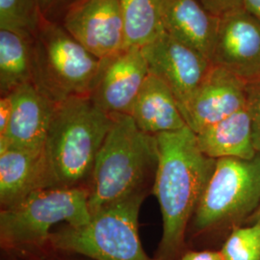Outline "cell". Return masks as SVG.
<instances>
[{
    "instance_id": "cell-17",
    "label": "cell",
    "mask_w": 260,
    "mask_h": 260,
    "mask_svg": "<svg viewBox=\"0 0 260 260\" xmlns=\"http://www.w3.org/2000/svg\"><path fill=\"white\" fill-rule=\"evenodd\" d=\"M197 139L205 155L215 160H250L258 154L253 144L251 117L246 107L197 133Z\"/></svg>"
},
{
    "instance_id": "cell-24",
    "label": "cell",
    "mask_w": 260,
    "mask_h": 260,
    "mask_svg": "<svg viewBox=\"0 0 260 260\" xmlns=\"http://www.w3.org/2000/svg\"><path fill=\"white\" fill-rule=\"evenodd\" d=\"M212 15L222 18L233 12L243 9V0H199Z\"/></svg>"
},
{
    "instance_id": "cell-18",
    "label": "cell",
    "mask_w": 260,
    "mask_h": 260,
    "mask_svg": "<svg viewBox=\"0 0 260 260\" xmlns=\"http://www.w3.org/2000/svg\"><path fill=\"white\" fill-rule=\"evenodd\" d=\"M33 38L0 29V93L6 95L32 83Z\"/></svg>"
},
{
    "instance_id": "cell-2",
    "label": "cell",
    "mask_w": 260,
    "mask_h": 260,
    "mask_svg": "<svg viewBox=\"0 0 260 260\" xmlns=\"http://www.w3.org/2000/svg\"><path fill=\"white\" fill-rule=\"evenodd\" d=\"M112 124L90 95L57 103L44 146L47 187L87 188Z\"/></svg>"
},
{
    "instance_id": "cell-3",
    "label": "cell",
    "mask_w": 260,
    "mask_h": 260,
    "mask_svg": "<svg viewBox=\"0 0 260 260\" xmlns=\"http://www.w3.org/2000/svg\"><path fill=\"white\" fill-rule=\"evenodd\" d=\"M89 185L91 213L131 196L148 193L158 164L157 139L140 129L129 115H111Z\"/></svg>"
},
{
    "instance_id": "cell-20",
    "label": "cell",
    "mask_w": 260,
    "mask_h": 260,
    "mask_svg": "<svg viewBox=\"0 0 260 260\" xmlns=\"http://www.w3.org/2000/svg\"><path fill=\"white\" fill-rule=\"evenodd\" d=\"M42 19L38 0H0V29L33 38Z\"/></svg>"
},
{
    "instance_id": "cell-16",
    "label": "cell",
    "mask_w": 260,
    "mask_h": 260,
    "mask_svg": "<svg viewBox=\"0 0 260 260\" xmlns=\"http://www.w3.org/2000/svg\"><path fill=\"white\" fill-rule=\"evenodd\" d=\"M140 129L151 135L188 126L177 100L166 84L149 74L129 114Z\"/></svg>"
},
{
    "instance_id": "cell-11",
    "label": "cell",
    "mask_w": 260,
    "mask_h": 260,
    "mask_svg": "<svg viewBox=\"0 0 260 260\" xmlns=\"http://www.w3.org/2000/svg\"><path fill=\"white\" fill-rule=\"evenodd\" d=\"M212 65L246 83L260 79V19L241 9L220 18Z\"/></svg>"
},
{
    "instance_id": "cell-1",
    "label": "cell",
    "mask_w": 260,
    "mask_h": 260,
    "mask_svg": "<svg viewBox=\"0 0 260 260\" xmlns=\"http://www.w3.org/2000/svg\"><path fill=\"white\" fill-rule=\"evenodd\" d=\"M158 164L152 184L163 220L158 260H167L183 244L186 228L213 174L216 160L200 149L189 126L155 135Z\"/></svg>"
},
{
    "instance_id": "cell-4",
    "label": "cell",
    "mask_w": 260,
    "mask_h": 260,
    "mask_svg": "<svg viewBox=\"0 0 260 260\" xmlns=\"http://www.w3.org/2000/svg\"><path fill=\"white\" fill-rule=\"evenodd\" d=\"M32 47V83L52 103L91 94L103 60L90 53L60 23L43 18Z\"/></svg>"
},
{
    "instance_id": "cell-14",
    "label": "cell",
    "mask_w": 260,
    "mask_h": 260,
    "mask_svg": "<svg viewBox=\"0 0 260 260\" xmlns=\"http://www.w3.org/2000/svg\"><path fill=\"white\" fill-rule=\"evenodd\" d=\"M162 19L167 34L212 61L219 17L199 0H162Z\"/></svg>"
},
{
    "instance_id": "cell-8",
    "label": "cell",
    "mask_w": 260,
    "mask_h": 260,
    "mask_svg": "<svg viewBox=\"0 0 260 260\" xmlns=\"http://www.w3.org/2000/svg\"><path fill=\"white\" fill-rule=\"evenodd\" d=\"M150 75L167 85L181 113L205 80L212 63L166 32L142 47Z\"/></svg>"
},
{
    "instance_id": "cell-19",
    "label": "cell",
    "mask_w": 260,
    "mask_h": 260,
    "mask_svg": "<svg viewBox=\"0 0 260 260\" xmlns=\"http://www.w3.org/2000/svg\"><path fill=\"white\" fill-rule=\"evenodd\" d=\"M125 47H144L165 33L162 0H121Z\"/></svg>"
},
{
    "instance_id": "cell-6",
    "label": "cell",
    "mask_w": 260,
    "mask_h": 260,
    "mask_svg": "<svg viewBox=\"0 0 260 260\" xmlns=\"http://www.w3.org/2000/svg\"><path fill=\"white\" fill-rule=\"evenodd\" d=\"M87 188H43L0 211V238L10 249L45 246L58 223L79 226L90 221Z\"/></svg>"
},
{
    "instance_id": "cell-15",
    "label": "cell",
    "mask_w": 260,
    "mask_h": 260,
    "mask_svg": "<svg viewBox=\"0 0 260 260\" xmlns=\"http://www.w3.org/2000/svg\"><path fill=\"white\" fill-rule=\"evenodd\" d=\"M46 187L44 149L9 148L0 151L1 209L18 204L33 192Z\"/></svg>"
},
{
    "instance_id": "cell-7",
    "label": "cell",
    "mask_w": 260,
    "mask_h": 260,
    "mask_svg": "<svg viewBox=\"0 0 260 260\" xmlns=\"http://www.w3.org/2000/svg\"><path fill=\"white\" fill-rule=\"evenodd\" d=\"M260 205V153L253 159L220 158L193 216L197 232L251 217Z\"/></svg>"
},
{
    "instance_id": "cell-26",
    "label": "cell",
    "mask_w": 260,
    "mask_h": 260,
    "mask_svg": "<svg viewBox=\"0 0 260 260\" xmlns=\"http://www.w3.org/2000/svg\"><path fill=\"white\" fill-rule=\"evenodd\" d=\"M179 260H223L221 251H189Z\"/></svg>"
},
{
    "instance_id": "cell-12",
    "label": "cell",
    "mask_w": 260,
    "mask_h": 260,
    "mask_svg": "<svg viewBox=\"0 0 260 260\" xmlns=\"http://www.w3.org/2000/svg\"><path fill=\"white\" fill-rule=\"evenodd\" d=\"M247 83L222 67L212 65L182 115L196 134L247 105Z\"/></svg>"
},
{
    "instance_id": "cell-25",
    "label": "cell",
    "mask_w": 260,
    "mask_h": 260,
    "mask_svg": "<svg viewBox=\"0 0 260 260\" xmlns=\"http://www.w3.org/2000/svg\"><path fill=\"white\" fill-rule=\"evenodd\" d=\"M13 113V99L11 93L2 95L0 99V136H2L9 126Z\"/></svg>"
},
{
    "instance_id": "cell-23",
    "label": "cell",
    "mask_w": 260,
    "mask_h": 260,
    "mask_svg": "<svg viewBox=\"0 0 260 260\" xmlns=\"http://www.w3.org/2000/svg\"><path fill=\"white\" fill-rule=\"evenodd\" d=\"M82 0H38L43 18L60 23L66 13Z\"/></svg>"
},
{
    "instance_id": "cell-13",
    "label": "cell",
    "mask_w": 260,
    "mask_h": 260,
    "mask_svg": "<svg viewBox=\"0 0 260 260\" xmlns=\"http://www.w3.org/2000/svg\"><path fill=\"white\" fill-rule=\"evenodd\" d=\"M13 113L9 126L0 136V151L9 148L44 149L55 103L26 83L11 93Z\"/></svg>"
},
{
    "instance_id": "cell-27",
    "label": "cell",
    "mask_w": 260,
    "mask_h": 260,
    "mask_svg": "<svg viewBox=\"0 0 260 260\" xmlns=\"http://www.w3.org/2000/svg\"><path fill=\"white\" fill-rule=\"evenodd\" d=\"M243 9L260 19V0H243Z\"/></svg>"
},
{
    "instance_id": "cell-10",
    "label": "cell",
    "mask_w": 260,
    "mask_h": 260,
    "mask_svg": "<svg viewBox=\"0 0 260 260\" xmlns=\"http://www.w3.org/2000/svg\"><path fill=\"white\" fill-rule=\"evenodd\" d=\"M149 75L142 47H124L103 59L90 98L100 109L109 115H129Z\"/></svg>"
},
{
    "instance_id": "cell-9",
    "label": "cell",
    "mask_w": 260,
    "mask_h": 260,
    "mask_svg": "<svg viewBox=\"0 0 260 260\" xmlns=\"http://www.w3.org/2000/svg\"><path fill=\"white\" fill-rule=\"evenodd\" d=\"M60 24L101 60L125 47L121 0H82L66 13Z\"/></svg>"
},
{
    "instance_id": "cell-28",
    "label": "cell",
    "mask_w": 260,
    "mask_h": 260,
    "mask_svg": "<svg viewBox=\"0 0 260 260\" xmlns=\"http://www.w3.org/2000/svg\"><path fill=\"white\" fill-rule=\"evenodd\" d=\"M251 223H260V205L257 209L254 211V213L250 217Z\"/></svg>"
},
{
    "instance_id": "cell-5",
    "label": "cell",
    "mask_w": 260,
    "mask_h": 260,
    "mask_svg": "<svg viewBox=\"0 0 260 260\" xmlns=\"http://www.w3.org/2000/svg\"><path fill=\"white\" fill-rule=\"evenodd\" d=\"M147 194L108 205L82 225L66 224L51 233L47 244L56 251L93 260H158L149 257L140 240V209Z\"/></svg>"
},
{
    "instance_id": "cell-21",
    "label": "cell",
    "mask_w": 260,
    "mask_h": 260,
    "mask_svg": "<svg viewBox=\"0 0 260 260\" xmlns=\"http://www.w3.org/2000/svg\"><path fill=\"white\" fill-rule=\"evenodd\" d=\"M220 251L223 260H260V223L235 228Z\"/></svg>"
},
{
    "instance_id": "cell-22",
    "label": "cell",
    "mask_w": 260,
    "mask_h": 260,
    "mask_svg": "<svg viewBox=\"0 0 260 260\" xmlns=\"http://www.w3.org/2000/svg\"><path fill=\"white\" fill-rule=\"evenodd\" d=\"M247 105L252 127L254 147L260 153V79L247 83Z\"/></svg>"
}]
</instances>
